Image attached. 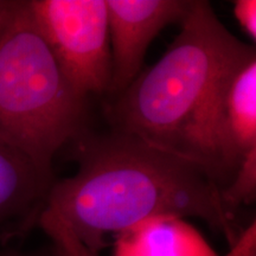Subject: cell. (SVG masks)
<instances>
[{"mask_svg":"<svg viewBox=\"0 0 256 256\" xmlns=\"http://www.w3.org/2000/svg\"><path fill=\"white\" fill-rule=\"evenodd\" d=\"M256 150V52L248 49L220 78L202 124L200 164L220 188Z\"/></svg>","mask_w":256,"mask_h":256,"instance_id":"5b68a950","label":"cell"},{"mask_svg":"<svg viewBox=\"0 0 256 256\" xmlns=\"http://www.w3.org/2000/svg\"><path fill=\"white\" fill-rule=\"evenodd\" d=\"M4 256H46V255H28V254H20V252H8V254H6Z\"/></svg>","mask_w":256,"mask_h":256,"instance_id":"7c38bea8","label":"cell"},{"mask_svg":"<svg viewBox=\"0 0 256 256\" xmlns=\"http://www.w3.org/2000/svg\"><path fill=\"white\" fill-rule=\"evenodd\" d=\"M28 4L74 87L87 98L108 92L112 55L106 0H28Z\"/></svg>","mask_w":256,"mask_h":256,"instance_id":"277c9868","label":"cell"},{"mask_svg":"<svg viewBox=\"0 0 256 256\" xmlns=\"http://www.w3.org/2000/svg\"><path fill=\"white\" fill-rule=\"evenodd\" d=\"M234 14L242 30L255 42L256 40V2L236 0L234 2Z\"/></svg>","mask_w":256,"mask_h":256,"instance_id":"8fae6325","label":"cell"},{"mask_svg":"<svg viewBox=\"0 0 256 256\" xmlns=\"http://www.w3.org/2000/svg\"><path fill=\"white\" fill-rule=\"evenodd\" d=\"M52 179L0 136V238L12 226L37 220Z\"/></svg>","mask_w":256,"mask_h":256,"instance_id":"52a82bcc","label":"cell"},{"mask_svg":"<svg viewBox=\"0 0 256 256\" xmlns=\"http://www.w3.org/2000/svg\"><path fill=\"white\" fill-rule=\"evenodd\" d=\"M36 223L54 243V256H98L86 247L68 224L52 211L42 209Z\"/></svg>","mask_w":256,"mask_h":256,"instance_id":"30bf717a","label":"cell"},{"mask_svg":"<svg viewBox=\"0 0 256 256\" xmlns=\"http://www.w3.org/2000/svg\"><path fill=\"white\" fill-rule=\"evenodd\" d=\"M6 4H8V0H0V12H2V10H4Z\"/></svg>","mask_w":256,"mask_h":256,"instance_id":"4fadbf2b","label":"cell"},{"mask_svg":"<svg viewBox=\"0 0 256 256\" xmlns=\"http://www.w3.org/2000/svg\"><path fill=\"white\" fill-rule=\"evenodd\" d=\"M248 46L220 23L209 2L194 0L162 58L115 98L112 130L200 164L202 124L217 84Z\"/></svg>","mask_w":256,"mask_h":256,"instance_id":"7a4b0ae2","label":"cell"},{"mask_svg":"<svg viewBox=\"0 0 256 256\" xmlns=\"http://www.w3.org/2000/svg\"><path fill=\"white\" fill-rule=\"evenodd\" d=\"M82 147L76 174L52 183L42 209L57 214L92 252L107 234L156 218H200L236 242L234 216L203 166L115 130Z\"/></svg>","mask_w":256,"mask_h":256,"instance_id":"6da1fadb","label":"cell"},{"mask_svg":"<svg viewBox=\"0 0 256 256\" xmlns=\"http://www.w3.org/2000/svg\"><path fill=\"white\" fill-rule=\"evenodd\" d=\"M87 98L72 86L34 20L28 0L0 12V136L52 179V162L81 134Z\"/></svg>","mask_w":256,"mask_h":256,"instance_id":"3957f363","label":"cell"},{"mask_svg":"<svg viewBox=\"0 0 256 256\" xmlns=\"http://www.w3.org/2000/svg\"><path fill=\"white\" fill-rule=\"evenodd\" d=\"M194 0H106L112 78L108 94L116 98L142 72L144 58L162 28L180 24Z\"/></svg>","mask_w":256,"mask_h":256,"instance_id":"8992f818","label":"cell"},{"mask_svg":"<svg viewBox=\"0 0 256 256\" xmlns=\"http://www.w3.org/2000/svg\"><path fill=\"white\" fill-rule=\"evenodd\" d=\"M116 256H215L197 232L178 218L147 220L121 234Z\"/></svg>","mask_w":256,"mask_h":256,"instance_id":"ba28073f","label":"cell"},{"mask_svg":"<svg viewBox=\"0 0 256 256\" xmlns=\"http://www.w3.org/2000/svg\"><path fill=\"white\" fill-rule=\"evenodd\" d=\"M256 196V150L248 153L226 186L220 188L223 206L230 215L244 204H250Z\"/></svg>","mask_w":256,"mask_h":256,"instance_id":"9c48e42d","label":"cell"}]
</instances>
